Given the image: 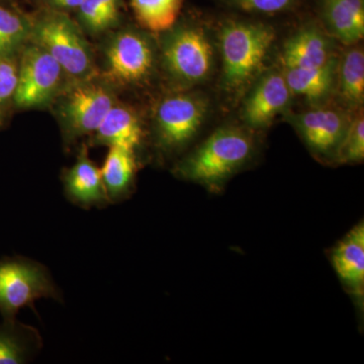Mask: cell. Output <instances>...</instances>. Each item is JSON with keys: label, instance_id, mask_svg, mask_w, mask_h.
Segmentation results:
<instances>
[{"label": "cell", "instance_id": "6da1fadb", "mask_svg": "<svg viewBox=\"0 0 364 364\" xmlns=\"http://www.w3.org/2000/svg\"><path fill=\"white\" fill-rule=\"evenodd\" d=\"M275 41L277 31L265 21L230 16L218 23L215 43L221 64L219 88L226 104H240L267 69Z\"/></svg>", "mask_w": 364, "mask_h": 364}, {"label": "cell", "instance_id": "7a4b0ae2", "mask_svg": "<svg viewBox=\"0 0 364 364\" xmlns=\"http://www.w3.org/2000/svg\"><path fill=\"white\" fill-rule=\"evenodd\" d=\"M252 134L243 124L220 127L177 165V176L213 191L221 188L252 157Z\"/></svg>", "mask_w": 364, "mask_h": 364}, {"label": "cell", "instance_id": "3957f363", "mask_svg": "<svg viewBox=\"0 0 364 364\" xmlns=\"http://www.w3.org/2000/svg\"><path fill=\"white\" fill-rule=\"evenodd\" d=\"M163 41V67L179 90L205 85L215 71L217 47L205 23L198 20L176 23Z\"/></svg>", "mask_w": 364, "mask_h": 364}, {"label": "cell", "instance_id": "277c9868", "mask_svg": "<svg viewBox=\"0 0 364 364\" xmlns=\"http://www.w3.org/2000/svg\"><path fill=\"white\" fill-rule=\"evenodd\" d=\"M35 44L58 62L71 77L85 80L92 73L90 48L75 21L64 11L53 9L37 18L32 25Z\"/></svg>", "mask_w": 364, "mask_h": 364}, {"label": "cell", "instance_id": "5b68a950", "mask_svg": "<svg viewBox=\"0 0 364 364\" xmlns=\"http://www.w3.org/2000/svg\"><path fill=\"white\" fill-rule=\"evenodd\" d=\"M210 107V98L198 90H179L163 97L154 114L159 145L165 151L188 145L202 129Z\"/></svg>", "mask_w": 364, "mask_h": 364}, {"label": "cell", "instance_id": "8992f818", "mask_svg": "<svg viewBox=\"0 0 364 364\" xmlns=\"http://www.w3.org/2000/svg\"><path fill=\"white\" fill-rule=\"evenodd\" d=\"M60 296L51 275L40 263L18 256L0 260V315L4 321L16 320L21 309L38 299L59 301Z\"/></svg>", "mask_w": 364, "mask_h": 364}, {"label": "cell", "instance_id": "52a82bcc", "mask_svg": "<svg viewBox=\"0 0 364 364\" xmlns=\"http://www.w3.org/2000/svg\"><path fill=\"white\" fill-rule=\"evenodd\" d=\"M353 114L331 102L303 112L291 109L282 117L298 132L314 156L335 161Z\"/></svg>", "mask_w": 364, "mask_h": 364}, {"label": "cell", "instance_id": "ba28073f", "mask_svg": "<svg viewBox=\"0 0 364 364\" xmlns=\"http://www.w3.org/2000/svg\"><path fill=\"white\" fill-rule=\"evenodd\" d=\"M294 98L282 68L265 69L239 104L242 124L252 132L269 128L291 109Z\"/></svg>", "mask_w": 364, "mask_h": 364}, {"label": "cell", "instance_id": "9c48e42d", "mask_svg": "<svg viewBox=\"0 0 364 364\" xmlns=\"http://www.w3.org/2000/svg\"><path fill=\"white\" fill-rule=\"evenodd\" d=\"M155 59L154 46L147 36L123 31L107 47V77L119 85H142L154 72Z\"/></svg>", "mask_w": 364, "mask_h": 364}, {"label": "cell", "instance_id": "30bf717a", "mask_svg": "<svg viewBox=\"0 0 364 364\" xmlns=\"http://www.w3.org/2000/svg\"><path fill=\"white\" fill-rule=\"evenodd\" d=\"M62 67L41 46L26 48L18 67V85L14 98L21 107L46 104L59 90L63 78Z\"/></svg>", "mask_w": 364, "mask_h": 364}, {"label": "cell", "instance_id": "8fae6325", "mask_svg": "<svg viewBox=\"0 0 364 364\" xmlns=\"http://www.w3.org/2000/svg\"><path fill=\"white\" fill-rule=\"evenodd\" d=\"M338 45L317 18L306 20L284 42L279 65L282 68H324L338 61Z\"/></svg>", "mask_w": 364, "mask_h": 364}, {"label": "cell", "instance_id": "7c38bea8", "mask_svg": "<svg viewBox=\"0 0 364 364\" xmlns=\"http://www.w3.org/2000/svg\"><path fill=\"white\" fill-rule=\"evenodd\" d=\"M114 104V95L105 85L85 83L72 88L61 105L67 138L95 133Z\"/></svg>", "mask_w": 364, "mask_h": 364}, {"label": "cell", "instance_id": "4fadbf2b", "mask_svg": "<svg viewBox=\"0 0 364 364\" xmlns=\"http://www.w3.org/2000/svg\"><path fill=\"white\" fill-rule=\"evenodd\" d=\"M317 20L340 45L358 44L364 37V0H314Z\"/></svg>", "mask_w": 364, "mask_h": 364}, {"label": "cell", "instance_id": "5bb4252c", "mask_svg": "<svg viewBox=\"0 0 364 364\" xmlns=\"http://www.w3.org/2000/svg\"><path fill=\"white\" fill-rule=\"evenodd\" d=\"M64 186L69 200L79 207L102 208L111 203L100 169L91 161L85 147L75 164L64 174Z\"/></svg>", "mask_w": 364, "mask_h": 364}, {"label": "cell", "instance_id": "9a60e30c", "mask_svg": "<svg viewBox=\"0 0 364 364\" xmlns=\"http://www.w3.org/2000/svg\"><path fill=\"white\" fill-rule=\"evenodd\" d=\"M335 104L350 112L363 109L364 51L360 43L345 46L337 66Z\"/></svg>", "mask_w": 364, "mask_h": 364}, {"label": "cell", "instance_id": "2e32d148", "mask_svg": "<svg viewBox=\"0 0 364 364\" xmlns=\"http://www.w3.org/2000/svg\"><path fill=\"white\" fill-rule=\"evenodd\" d=\"M337 66L338 61L324 68L318 69L279 67L284 72V78L294 97L303 98L310 107H315L331 102L334 98Z\"/></svg>", "mask_w": 364, "mask_h": 364}, {"label": "cell", "instance_id": "e0dca14e", "mask_svg": "<svg viewBox=\"0 0 364 364\" xmlns=\"http://www.w3.org/2000/svg\"><path fill=\"white\" fill-rule=\"evenodd\" d=\"M143 136L138 114L131 107L114 104L95 132V143L135 153L142 143Z\"/></svg>", "mask_w": 364, "mask_h": 364}, {"label": "cell", "instance_id": "ac0fdd59", "mask_svg": "<svg viewBox=\"0 0 364 364\" xmlns=\"http://www.w3.org/2000/svg\"><path fill=\"white\" fill-rule=\"evenodd\" d=\"M332 264L344 286L363 296L364 287V225H356L333 250Z\"/></svg>", "mask_w": 364, "mask_h": 364}, {"label": "cell", "instance_id": "d6986e66", "mask_svg": "<svg viewBox=\"0 0 364 364\" xmlns=\"http://www.w3.org/2000/svg\"><path fill=\"white\" fill-rule=\"evenodd\" d=\"M43 340L37 330L18 321L0 325V364H23L35 358Z\"/></svg>", "mask_w": 364, "mask_h": 364}, {"label": "cell", "instance_id": "ffe728a7", "mask_svg": "<svg viewBox=\"0 0 364 364\" xmlns=\"http://www.w3.org/2000/svg\"><path fill=\"white\" fill-rule=\"evenodd\" d=\"M136 172L135 153L123 148L109 147L100 173L111 203L122 200L130 193Z\"/></svg>", "mask_w": 364, "mask_h": 364}, {"label": "cell", "instance_id": "44dd1931", "mask_svg": "<svg viewBox=\"0 0 364 364\" xmlns=\"http://www.w3.org/2000/svg\"><path fill=\"white\" fill-rule=\"evenodd\" d=\"M184 0H131L136 21L153 33L170 30L181 16Z\"/></svg>", "mask_w": 364, "mask_h": 364}, {"label": "cell", "instance_id": "7402d4cb", "mask_svg": "<svg viewBox=\"0 0 364 364\" xmlns=\"http://www.w3.org/2000/svg\"><path fill=\"white\" fill-rule=\"evenodd\" d=\"M122 0H85L77 9L79 20L91 32H104L116 25Z\"/></svg>", "mask_w": 364, "mask_h": 364}, {"label": "cell", "instance_id": "603a6c76", "mask_svg": "<svg viewBox=\"0 0 364 364\" xmlns=\"http://www.w3.org/2000/svg\"><path fill=\"white\" fill-rule=\"evenodd\" d=\"M234 13L248 16H274L296 13L306 0H215Z\"/></svg>", "mask_w": 364, "mask_h": 364}, {"label": "cell", "instance_id": "cb8c5ba5", "mask_svg": "<svg viewBox=\"0 0 364 364\" xmlns=\"http://www.w3.org/2000/svg\"><path fill=\"white\" fill-rule=\"evenodd\" d=\"M32 33V25L11 9L0 6V57L18 50Z\"/></svg>", "mask_w": 364, "mask_h": 364}, {"label": "cell", "instance_id": "d4e9b609", "mask_svg": "<svg viewBox=\"0 0 364 364\" xmlns=\"http://www.w3.org/2000/svg\"><path fill=\"white\" fill-rule=\"evenodd\" d=\"M364 159V114L363 109L354 112L350 126L337 153L335 162L353 164Z\"/></svg>", "mask_w": 364, "mask_h": 364}, {"label": "cell", "instance_id": "484cf974", "mask_svg": "<svg viewBox=\"0 0 364 364\" xmlns=\"http://www.w3.org/2000/svg\"><path fill=\"white\" fill-rule=\"evenodd\" d=\"M18 68L11 60H0V102L14 97L18 85Z\"/></svg>", "mask_w": 364, "mask_h": 364}, {"label": "cell", "instance_id": "4316f807", "mask_svg": "<svg viewBox=\"0 0 364 364\" xmlns=\"http://www.w3.org/2000/svg\"><path fill=\"white\" fill-rule=\"evenodd\" d=\"M53 9L57 11H70V9H77L82 6L85 0H48Z\"/></svg>", "mask_w": 364, "mask_h": 364}]
</instances>
